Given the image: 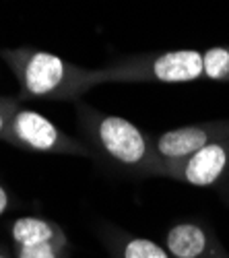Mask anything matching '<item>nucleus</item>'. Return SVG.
<instances>
[{
	"label": "nucleus",
	"instance_id": "obj_6",
	"mask_svg": "<svg viewBox=\"0 0 229 258\" xmlns=\"http://www.w3.org/2000/svg\"><path fill=\"white\" fill-rule=\"evenodd\" d=\"M217 141H229V120H211L170 128L153 139V147L161 163H172Z\"/></svg>",
	"mask_w": 229,
	"mask_h": 258
},
{
	"label": "nucleus",
	"instance_id": "obj_4",
	"mask_svg": "<svg viewBox=\"0 0 229 258\" xmlns=\"http://www.w3.org/2000/svg\"><path fill=\"white\" fill-rule=\"evenodd\" d=\"M3 139L15 147L35 151V153L95 157L85 141H79L66 135L52 120L41 116L39 112L27 110V107H17L13 112Z\"/></svg>",
	"mask_w": 229,
	"mask_h": 258
},
{
	"label": "nucleus",
	"instance_id": "obj_14",
	"mask_svg": "<svg viewBox=\"0 0 229 258\" xmlns=\"http://www.w3.org/2000/svg\"><path fill=\"white\" fill-rule=\"evenodd\" d=\"M0 258H11V254H9L5 248H0Z\"/></svg>",
	"mask_w": 229,
	"mask_h": 258
},
{
	"label": "nucleus",
	"instance_id": "obj_11",
	"mask_svg": "<svg viewBox=\"0 0 229 258\" xmlns=\"http://www.w3.org/2000/svg\"><path fill=\"white\" fill-rule=\"evenodd\" d=\"M15 258H68V244H39L17 248Z\"/></svg>",
	"mask_w": 229,
	"mask_h": 258
},
{
	"label": "nucleus",
	"instance_id": "obj_7",
	"mask_svg": "<svg viewBox=\"0 0 229 258\" xmlns=\"http://www.w3.org/2000/svg\"><path fill=\"white\" fill-rule=\"evenodd\" d=\"M163 246L174 258H229L215 231L198 221L174 223L165 233Z\"/></svg>",
	"mask_w": 229,
	"mask_h": 258
},
{
	"label": "nucleus",
	"instance_id": "obj_13",
	"mask_svg": "<svg viewBox=\"0 0 229 258\" xmlns=\"http://www.w3.org/2000/svg\"><path fill=\"white\" fill-rule=\"evenodd\" d=\"M9 205H11V197H9V192H7V188L0 184V217L7 213V209H9Z\"/></svg>",
	"mask_w": 229,
	"mask_h": 258
},
{
	"label": "nucleus",
	"instance_id": "obj_2",
	"mask_svg": "<svg viewBox=\"0 0 229 258\" xmlns=\"http://www.w3.org/2000/svg\"><path fill=\"white\" fill-rule=\"evenodd\" d=\"M77 122L95 157L134 174H161L153 139L130 120L77 101Z\"/></svg>",
	"mask_w": 229,
	"mask_h": 258
},
{
	"label": "nucleus",
	"instance_id": "obj_3",
	"mask_svg": "<svg viewBox=\"0 0 229 258\" xmlns=\"http://www.w3.org/2000/svg\"><path fill=\"white\" fill-rule=\"evenodd\" d=\"M103 71V83H192L202 79V52L186 48L138 54L114 62Z\"/></svg>",
	"mask_w": 229,
	"mask_h": 258
},
{
	"label": "nucleus",
	"instance_id": "obj_9",
	"mask_svg": "<svg viewBox=\"0 0 229 258\" xmlns=\"http://www.w3.org/2000/svg\"><path fill=\"white\" fill-rule=\"evenodd\" d=\"M103 242L112 258H174L165 246L120 229H108L103 233Z\"/></svg>",
	"mask_w": 229,
	"mask_h": 258
},
{
	"label": "nucleus",
	"instance_id": "obj_12",
	"mask_svg": "<svg viewBox=\"0 0 229 258\" xmlns=\"http://www.w3.org/2000/svg\"><path fill=\"white\" fill-rule=\"evenodd\" d=\"M19 107L17 99H11V97H0V139H3L5 131H7V124L13 116V112Z\"/></svg>",
	"mask_w": 229,
	"mask_h": 258
},
{
	"label": "nucleus",
	"instance_id": "obj_5",
	"mask_svg": "<svg viewBox=\"0 0 229 258\" xmlns=\"http://www.w3.org/2000/svg\"><path fill=\"white\" fill-rule=\"evenodd\" d=\"M229 174V141L211 143L180 161L161 163L163 178H172L190 186H215Z\"/></svg>",
	"mask_w": 229,
	"mask_h": 258
},
{
	"label": "nucleus",
	"instance_id": "obj_10",
	"mask_svg": "<svg viewBox=\"0 0 229 258\" xmlns=\"http://www.w3.org/2000/svg\"><path fill=\"white\" fill-rule=\"evenodd\" d=\"M202 79L229 83V46H213L202 52Z\"/></svg>",
	"mask_w": 229,
	"mask_h": 258
},
{
	"label": "nucleus",
	"instance_id": "obj_1",
	"mask_svg": "<svg viewBox=\"0 0 229 258\" xmlns=\"http://www.w3.org/2000/svg\"><path fill=\"white\" fill-rule=\"evenodd\" d=\"M0 56L19 81L23 99L79 101L95 85H103L101 69H83L52 52L13 48L3 50Z\"/></svg>",
	"mask_w": 229,
	"mask_h": 258
},
{
	"label": "nucleus",
	"instance_id": "obj_8",
	"mask_svg": "<svg viewBox=\"0 0 229 258\" xmlns=\"http://www.w3.org/2000/svg\"><path fill=\"white\" fill-rule=\"evenodd\" d=\"M11 240L17 248L39 244H68L64 229L56 221L44 217H21L11 225Z\"/></svg>",
	"mask_w": 229,
	"mask_h": 258
}]
</instances>
